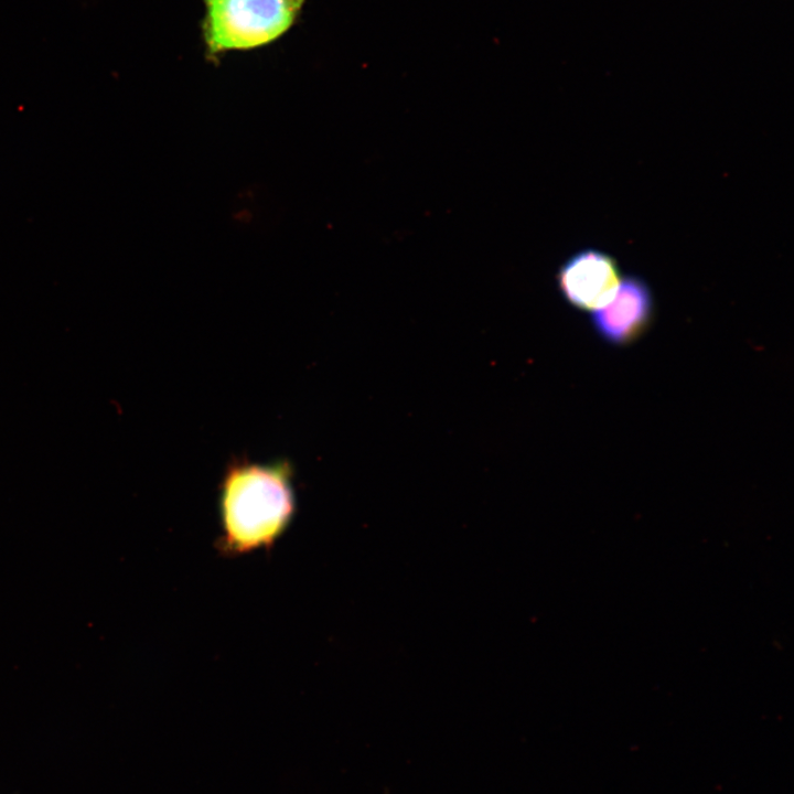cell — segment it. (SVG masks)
<instances>
[{"instance_id":"1","label":"cell","mask_w":794,"mask_h":794,"mask_svg":"<svg viewBox=\"0 0 794 794\" xmlns=\"http://www.w3.org/2000/svg\"><path fill=\"white\" fill-rule=\"evenodd\" d=\"M291 468L236 462L221 486L222 547L246 552L270 546L286 529L294 512Z\"/></svg>"},{"instance_id":"2","label":"cell","mask_w":794,"mask_h":794,"mask_svg":"<svg viewBox=\"0 0 794 794\" xmlns=\"http://www.w3.org/2000/svg\"><path fill=\"white\" fill-rule=\"evenodd\" d=\"M305 0H204L202 36L207 54L267 45L297 22Z\"/></svg>"},{"instance_id":"3","label":"cell","mask_w":794,"mask_h":794,"mask_svg":"<svg viewBox=\"0 0 794 794\" xmlns=\"http://www.w3.org/2000/svg\"><path fill=\"white\" fill-rule=\"evenodd\" d=\"M622 277L611 255L587 248L575 253L559 268L557 285L575 309L593 312L615 294Z\"/></svg>"},{"instance_id":"4","label":"cell","mask_w":794,"mask_h":794,"mask_svg":"<svg viewBox=\"0 0 794 794\" xmlns=\"http://www.w3.org/2000/svg\"><path fill=\"white\" fill-rule=\"evenodd\" d=\"M654 300L648 285L639 276L622 277L613 298L591 314L598 335L613 345H626L650 325Z\"/></svg>"}]
</instances>
